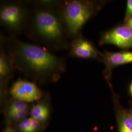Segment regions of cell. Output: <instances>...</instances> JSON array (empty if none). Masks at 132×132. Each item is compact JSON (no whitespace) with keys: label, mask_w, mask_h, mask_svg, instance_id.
I'll use <instances>...</instances> for the list:
<instances>
[{"label":"cell","mask_w":132,"mask_h":132,"mask_svg":"<svg viewBox=\"0 0 132 132\" xmlns=\"http://www.w3.org/2000/svg\"><path fill=\"white\" fill-rule=\"evenodd\" d=\"M0 44L11 58L16 70L36 84L56 82L66 71L65 59L40 46L2 34Z\"/></svg>","instance_id":"cell-1"},{"label":"cell","mask_w":132,"mask_h":132,"mask_svg":"<svg viewBox=\"0 0 132 132\" xmlns=\"http://www.w3.org/2000/svg\"><path fill=\"white\" fill-rule=\"evenodd\" d=\"M29 5L30 15L24 32L27 37L51 52L69 50L71 41L62 18L61 6L51 9Z\"/></svg>","instance_id":"cell-2"},{"label":"cell","mask_w":132,"mask_h":132,"mask_svg":"<svg viewBox=\"0 0 132 132\" xmlns=\"http://www.w3.org/2000/svg\"><path fill=\"white\" fill-rule=\"evenodd\" d=\"M101 6L99 3L90 1H62L60 11L70 40L81 33L83 27Z\"/></svg>","instance_id":"cell-3"},{"label":"cell","mask_w":132,"mask_h":132,"mask_svg":"<svg viewBox=\"0 0 132 132\" xmlns=\"http://www.w3.org/2000/svg\"><path fill=\"white\" fill-rule=\"evenodd\" d=\"M28 1H3L0 4V23L10 36L25 32L30 15Z\"/></svg>","instance_id":"cell-4"},{"label":"cell","mask_w":132,"mask_h":132,"mask_svg":"<svg viewBox=\"0 0 132 132\" xmlns=\"http://www.w3.org/2000/svg\"><path fill=\"white\" fill-rule=\"evenodd\" d=\"M9 93L12 98L28 103L37 102L44 96L42 90L36 83L20 77L13 83Z\"/></svg>","instance_id":"cell-5"},{"label":"cell","mask_w":132,"mask_h":132,"mask_svg":"<svg viewBox=\"0 0 132 132\" xmlns=\"http://www.w3.org/2000/svg\"><path fill=\"white\" fill-rule=\"evenodd\" d=\"M68 50V56L73 58L102 59V54L81 33L71 40Z\"/></svg>","instance_id":"cell-6"},{"label":"cell","mask_w":132,"mask_h":132,"mask_svg":"<svg viewBox=\"0 0 132 132\" xmlns=\"http://www.w3.org/2000/svg\"><path fill=\"white\" fill-rule=\"evenodd\" d=\"M112 44L122 49L132 47V30L127 26H118L102 34L99 45Z\"/></svg>","instance_id":"cell-7"},{"label":"cell","mask_w":132,"mask_h":132,"mask_svg":"<svg viewBox=\"0 0 132 132\" xmlns=\"http://www.w3.org/2000/svg\"><path fill=\"white\" fill-rule=\"evenodd\" d=\"M18 99L11 98L3 106L6 118L10 121L19 122L27 118L31 105Z\"/></svg>","instance_id":"cell-8"},{"label":"cell","mask_w":132,"mask_h":132,"mask_svg":"<svg viewBox=\"0 0 132 132\" xmlns=\"http://www.w3.org/2000/svg\"><path fill=\"white\" fill-rule=\"evenodd\" d=\"M102 59L106 67L104 74L107 78H108L113 68L132 63V52L123 51L111 52L106 51L102 54Z\"/></svg>","instance_id":"cell-9"},{"label":"cell","mask_w":132,"mask_h":132,"mask_svg":"<svg viewBox=\"0 0 132 132\" xmlns=\"http://www.w3.org/2000/svg\"><path fill=\"white\" fill-rule=\"evenodd\" d=\"M16 71L13 63L4 47L0 44V86H7Z\"/></svg>","instance_id":"cell-10"},{"label":"cell","mask_w":132,"mask_h":132,"mask_svg":"<svg viewBox=\"0 0 132 132\" xmlns=\"http://www.w3.org/2000/svg\"><path fill=\"white\" fill-rule=\"evenodd\" d=\"M51 99L48 94L44 95L42 98L35 104L31 105L30 110V117L41 125L46 122L51 113Z\"/></svg>","instance_id":"cell-11"},{"label":"cell","mask_w":132,"mask_h":132,"mask_svg":"<svg viewBox=\"0 0 132 132\" xmlns=\"http://www.w3.org/2000/svg\"><path fill=\"white\" fill-rule=\"evenodd\" d=\"M41 124L30 117L19 122L17 129L20 132H37L41 128Z\"/></svg>","instance_id":"cell-12"},{"label":"cell","mask_w":132,"mask_h":132,"mask_svg":"<svg viewBox=\"0 0 132 132\" xmlns=\"http://www.w3.org/2000/svg\"><path fill=\"white\" fill-rule=\"evenodd\" d=\"M119 132H132V115H125L120 123Z\"/></svg>","instance_id":"cell-13"},{"label":"cell","mask_w":132,"mask_h":132,"mask_svg":"<svg viewBox=\"0 0 132 132\" xmlns=\"http://www.w3.org/2000/svg\"><path fill=\"white\" fill-rule=\"evenodd\" d=\"M131 17H132V0H128L127 3L125 21H127Z\"/></svg>","instance_id":"cell-14"},{"label":"cell","mask_w":132,"mask_h":132,"mask_svg":"<svg viewBox=\"0 0 132 132\" xmlns=\"http://www.w3.org/2000/svg\"><path fill=\"white\" fill-rule=\"evenodd\" d=\"M3 132H16V131L13 128L9 126L6 128L5 131Z\"/></svg>","instance_id":"cell-15"},{"label":"cell","mask_w":132,"mask_h":132,"mask_svg":"<svg viewBox=\"0 0 132 132\" xmlns=\"http://www.w3.org/2000/svg\"><path fill=\"white\" fill-rule=\"evenodd\" d=\"M126 22V26L132 30V17L128 19Z\"/></svg>","instance_id":"cell-16"},{"label":"cell","mask_w":132,"mask_h":132,"mask_svg":"<svg viewBox=\"0 0 132 132\" xmlns=\"http://www.w3.org/2000/svg\"><path fill=\"white\" fill-rule=\"evenodd\" d=\"M130 93L132 95V83L131 85L130 86Z\"/></svg>","instance_id":"cell-17"}]
</instances>
